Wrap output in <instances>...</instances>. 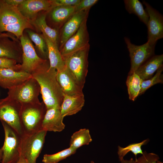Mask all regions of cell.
Returning <instances> with one entry per match:
<instances>
[{
    "label": "cell",
    "mask_w": 163,
    "mask_h": 163,
    "mask_svg": "<svg viewBox=\"0 0 163 163\" xmlns=\"http://www.w3.org/2000/svg\"><path fill=\"white\" fill-rule=\"evenodd\" d=\"M92 140L89 130L86 128L81 129L72 135L69 147L77 150L83 145H89Z\"/></svg>",
    "instance_id": "obj_25"
},
{
    "label": "cell",
    "mask_w": 163,
    "mask_h": 163,
    "mask_svg": "<svg viewBox=\"0 0 163 163\" xmlns=\"http://www.w3.org/2000/svg\"><path fill=\"white\" fill-rule=\"evenodd\" d=\"M124 40L130 58L131 67L128 75L134 73L137 69L154 56L155 45H151L147 41L141 45L132 43L129 39L124 37Z\"/></svg>",
    "instance_id": "obj_10"
},
{
    "label": "cell",
    "mask_w": 163,
    "mask_h": 163,
    "mask_svg": "<svg viewBox=\"0 0 163 163\" xmlns=\"http://www.w3.org/2000/svg\"><path fill=\"white\" fill-rule=\"evenodd\" d=\"M19 40L22 51V62L21 64L20 71L31 74L47 60L38 55L32 41L24 32Z\"/></svg>",
    "instance_id": "obj_9"
},
{
    "label": "cell",
    "mask_w": 163,
    "mask_h": 163,
    "mask_svg": "<svg viewBox=\"0 0 163 163\" xmlns=\"http://www.w3.org/2000/svg\"><path fill=\"white\" fill-rule=\"evenodd\" d=\"M149 16L147 25L148 41L155 45L157 40L163 37V17L158 11L145 1L143 2Z\"/></svg>",
    "instance_id": "obj_12"
},
{
    "label": "cell",
    "mask_w": 163,
    "mask_h": 163,
    "mask_svg": "<svg viewBox=\"0 0 163 163\" xmlns=\"http://www.w3.org/2000/svg\"><path fill=\"white\" fill-rule=\"evenodd\" d=\"M89 10L75 12L63 24L59 30V48L77 31L83 22L87 19Z\"/></svg>",
    "instance_id": "obj_13"
},
{
    "label": "cell",
    "mask_w": 163,
    "mask_h": 163,
    "mask_svg": "<svg viewBox=\"0 0 163 163\" xmlns=\"http://www.w3.org/2000/svg\"><path fill=\"white\" fill-rule=\"evenodd\" d=\"M21 106L8 96L0 99V121L6 123L22 137L24 134L20 120Z\"/></svg>",
    "instance_id": "obj_7"
},
{
    "label": "cell",
    "mask_w": 163,
    "mask_h": 163,
    "mask_svg": "<svg viewBox=\"0 0 163 163\" xmlns=\"http://www.w3.org/2000/svg\"><path fill=\"white\" fill-rule=\"evenodd\" d=\"M21 64L14 60L6 58L0 57V68L9 69L20 72Z\"/></svg>",
    "instance_id": "obj_31"
},
{
    "label": "cell",
    "mask_w": 163,
    "mask_h": 163,
    "mask_svg": "<svg viewBox=\"0 0 163 163\" xmlns=\"http://www.w3.org/2000/svg\"><path fill=\"white\" fill-rule=\"evenodd\" d=\"M156 163H163V162H161L158 160L157 161Z\"/></svg>",
    "instance_id": "obj_40"
},
{
    "label": "cell",
    "mask_w": 163,
    "mask_h": 163,
    "mask_svg": "<svg viewBox=\"0 0 163 163\" xmlns=\"http://www.w3.org/2000/svg\"><path fill=\"white\" fill-rule=\"evenodd\" d=\"M124 2L128 12L136 14L141 21L147 25L149 16L142 3L138 0H125Z\"/></svg>",
    "instance_id": "obj_24"
},
{
    "label": "cell",
    "mask_w": 163,
    "mask_h": 163,
    "mask_svg": "<svg viewBox=\"0 0 163 163\" xmlns=\"http://www.w3.org/2000/svg\"><path fill=\"white\" fill-rule=\"evenodd\" d=\"M8 96L23 104L38 103L40 85L33 77L22 84L8 90Z\"/></svg>",
    "instance_id": "obj_6"
},
{
    "label": "cell",
    "mask_w": 163,
    "mask_h": 163,
    "mask_svg": "<svg viewBox=\"0 0 163 163\" xmlns=\"http://www.w3.org/2000/svg\"><path fill=\"white\" fill-rule=\"evenodd\" d=\"M159 158L157 154L153 153H147L145 151L141 156L135 159V163H156Z\"/></svg>",
    "instance_id": "obj_32"
},
{
    "label": "cell",
    "mask_w": 163,
    "mask_h": 163,
    "mask_svg": "<svg viewBox=\"0 0 163 163\" xmlns=\"http://www.w3.org/2000/svg\"><path fill=\"white\" fill-rule=\"evenodd\" d=\"M3 37H8L14 40L18 39L13 34L8 33H0V38Z\"/></svg>",
    "instance_id": "obj_36"
},
{
    "label": "cell",
    "mask_w": 163,
    "mask_h": 163,
    "mask_svg": "<svg viewBox=\"0 0 163 163\" xmlns=\"http://www.w3.org/2000/svg\"><path fill=\"white\" fill-rule=\"evenodd\" d=\"M75 12V6H58L47 12L46 20L51 28L59 30Z\"/></svg>",
    "instance_id": "obj_15"
},
{
    "label": "cell",
    "mask_w": 163,
    "mask_h": 163,
    "mask_svg": "<svg viewBox=\"0 0 163 163\" xmlns=\"http://www.w3.org/2000/svg\"><path fill=\"white\" fill-rule=\"evenodd\" d=\"M120 161V163H135V160L133 158H131L129 160H124L123 159Z\"/></svg>",
    "instance_id": "obj_37"
},
{
    "label": "cell",
    "mask_w": 163,
    "mask_h": 163,
    "mask_svg": "<svg viewBox=\"0 0 163 163\" xmlns=\"http://www.w3.org/2000/svg\"><path fill=\"white\" fill-rule=\"evenodd\" d=\"M35 30L30 22L24 17L17 7L0 0V33H11L19 40L26 29Z\"/></svg>",
    "instance_id": "obj_2"
},
{
    "label": "cell",
    "mask_w": 163,
    "mask_h": 163,
    "mask_svg": "<svg viewBox=\"0 0 163 163\" xmlns=\"http://www.w3.org/2000/svg\"><path fill=\"white\" fill-rule=\"evenodd\" d=\"M76 151V150L69 147L54 154H45L43 155L42 162L44 163H57L74 154Z\"/></svg>",
    "instance_id": "obj_29"
},
{
    "label": "cell",
    "mask_w": 163,
    "mask_h": 163,
    "mask_svg": "<svg viewBox=\"0 0 163 163\" xmlns=\"http://www.w3.org/2000/svg\"><path fill=\"white\" fill-rule=\"evenodd\" d=\"M63 117L60 109L53 108L46 110L43 121L42 129L47 131L60 132L65 128Z\"/></svg>",
    "instance_id": "obj_18"
},
{
    "label": "cell",
    "mask_w": 163,
    "mask_h": 163,
    "mask_svg": "<svg viewBox=\"0 0 163 163\" xmlns=\"http://www.w3.org/2000/svg\"><path fill=\"white\" fill-rule=\"evenodd\" d=\"M32 77L29 73L9 69L0 68V86L8 90L17 86Z\"/></svg>",
    "instance_id": "obj_16"
},
{
    "label": "cell",
    "mask_w": 163,
    "mask_h": 163,
    "mask_svg": "<svg viewBox=\"0 0 163 163\" xmlns=\"http://www.w3.org/2000/svg\"><path fill=\"white\" fill-rule=\"evenodd\" d=\"M98 1L97 0H80L75 6V12L81 11L90 10L93 5Z\"/></svg>",
    "instance_id": "obj_33"
},
{
    "label": "cell",
    "mask_w": 163,
    "mask_h": 163,
    "mask_svg": "<svg viewBox=\"0 0 163 163\" xmlns=\"http://www.w3.org/2000/svg\"><path fill=\"white\" fill-rule=\"evenodd\" d=\"M26 33L30 40L35 44L38 51L45 58L48 56V49L46 43L41 34L30 29H26Z\"/></svg>",
    "instance_id": "obj_27"
},
{
    "label": "cell",
    "mask_w": 163,
    "mask_h": 163,
    "mask_svg": "<svg viewBox=\"0 0 163 163\" xmlns=\"http://www.w3.org/2000/svg\"><path fill=\"white\" fill-rule=\"evenodd\" d=\"M56 78L64 94L70 96L83 94V88L76 82L66 68L57 71Z\"/></svg>",
    "instance_id": "obj_19"
},
{
    "label": "cell",
    "mask_w": 163,
    "mask_h": 163,
    "mask_svg": "<svg viewBox=\"0 0 163 163\" xmlns=\"http://www.w3.org/2000/svg\"><path fill=\"white\" fill-rule=\"evenodd\" d=\"M16 163H28L23 157L21 155L20 158Z\"/></svg>",
    "instance_id": "obj_38"
},
{
    "label": "cell",
    "mask_w": 163,
    "mask_h": 163,
    "mask_svg": "<svg viewBox=\"0 0 163 163\" xmlns=\"http://www.w3.org/2000/svg\"><path fill=\"white\" fill-rule=\"evenodd\" d=\"M5 1L9 5L17 7L23 3L24 0H5Z\"/></svg>",
    "instance_id": "obj_35"
},
{
    "label": "cell",
    "mask_w": 163,
    "mask_h": 163,
    "mask_svg": "<svg viewBox=\"0 0 163 163\" xmlns=\"http://www.w3.org/2000/svg\"><path fill=\"white\" fill-rule=\"evenodd\" d=\"M17 8L22 15L30 22L40 12L50 11L52 5L50 0H24Z\"/></svg>",
    "instance_id": "obj_14"
},
{
    "label": "cell",
    "mask_w": 163,
    "mask_h": 163,
    "mask_svg": "<svg viewBox=\"0 0 163 163\" xmlns=\"http://www.w3.org/2000/svg\"><path fill=\"white\" fill-rule=\"evenodd\" d=\"M41 35L46 43L48 49V57L50 67L57 71L62 70L66 68L64 58L62 56L58 46L54 44L45 35Z\"/></svg>",
    "instance_id": "obj_23"
},
{
    "label": "cell",
    "mask_w": 163,
    "mask_h": 163,
    "mask_svg": "<svg viewBox=\"0 0 163 163\" xmlns=\"http://www.w3.org/2000/svg\"><path fill=\"white\" fill-rule=\"evenodd\" d=\"M47 12L45 11L40 12L36 18L30 22L34 27L35 30L37 32H41L58 47L59 31L51 28L48 25L46 20Z\"/></svg>",
    "instance_id": "obj_20"
},
{
    "label": "cell",
    "mask_w": 163,
    "mask_h": 163,
    "mask_svg": "<svg viewBox=\"0 0 163 163\" xmlns=\"http://www.w3.org/2000/svg\"><path fill=\"white\" fill-rule=\"evenodd\" d=\"M1 121L5 134L1 163H16L21 155L22 137L6 123Z\"/></svg>",
    "instance_id": "obj_5"
},
{
    "label": "cell",
    "mask_w": 163,
    "mask_h": 163,
    "mask_svg": "<svg viewBox=\"0 0 163 163\" xmlns=\"http://www.w3.org/2000/svg\"><path fill=\"white\" fill-rule=\"evenodd\" d=\"M149 141V139L144 140L142 142L137 143L129 144L125 147H122L120 146H118L117 154L120 161L123 159L124 157L129 152L131 151L135 155L136 159V155L138 154L142 155L143 152L141 149V146L146 144Z\"/></svg>",
    "instance_id": "obj_28"
},
{
    "label": "cell",
    "mask_w": 163,
    "mask_h": 163,
    "mask_svg": "<svg viewBox=\"0 0 163 163\" xmlns=\"http://www.w3.org/2000/svg\"><path fill=\"white\" fill-rule=\"evenodd\" d=\"M57 71L50 67L48 60L31 74L38 83L46 110L60 109L64 96L56 78Z\"/></svg>",
    "instance_id": "obj_1"
},
{
    "label": "cell",
    "mask_w": 163,
    "mask_h": 163,
    "mask_svg": "<svg viewBox=\"0 0 163 163\" xmlns=\"http://www.w3.org/2000/svg\"><path fill=\"white\" fill-rule=\"evenodd\" d=\"M163 70V66L157 70L154 76L148 79L143 80L139 96L144 94L147 90L154 85L158 83H163V75L162 74Z\"/></svg>",
    "instance_id": "obj_30"
},
{
    "label": "cell",
    "mask_w": 163,
    "mask_h": 163,
    "mask_svg": "<svg viewBox=\"0 0 163 163\" xmlns=\"http://www.w3.org/2000/svg\"><path fill=\"white\" fill-rule=\"evenodd\" d=\"M90 45L63 57L66 68L77 84L84 87L88 72Z\"/></svg>",
    "instance_id": "obj_4"
},
{
    "label": "cell",
    "mask_w": 163,
    "mask_h": 163,
    "mask_svg": "<svg viewBox=\"0 0 163 163\" xmlns=\"http://www.w3.org/2000/svg\"><path fill=\"white\" fill-rule=\"evenodd\" d=\"M46 111L43 102L22 105L20 120L24 135L42 130V122Z\"/></svg>",
    "instance_id": "obj_3"
},
{
    "label": "cell",
    "mask_w": 163,
    "mask_h": 163,
    "mask_svg": "<svg viewBox=\"0 0 163 163\" xmlns=\"http://www.w3.org/2000/svg\"><path fill=\"white\" fill-rule=\"evenodd\" d=\"M47 131L42 130L22 137L21 155L28 163H36L45 142Z\"/></svg>",
    "instance_id": "obj_8"
},
{
    "label": "cell",
    "mask_w": 163,
    "mask_h": 163,
    "mask_svg": "<svg viewBox=\"0 0 163 163\" xmlns=\"http://www.w3.org/2000/svg\"><path fill=\"white\" fill-rule=\"evenodd\" d=\"M91 163H96L95 162H94V161H91Z\"/></svg>",
    "instance_id": "obj_41"
},
{
    "label": "cell",
    "mask_w": 163,
    "mask_h": 163,
    "mask_svg": "<svg viewBox=\"0 0 163 163\" xmlns=\"http://www.w3.org/2000/svg\"><path fill=\"white\" fill-rule=\"evenodd\" d=\"M87 20V19L85 20L77 31L59 48L63 57L83 48L89 44Z\"/></svg>",
    "instance_id": "obj_11"
},
{
    "label": "cell",
    "mask_w": 163,
    "mask_h": 163,
    "mask_svg": "<svg viewBox=\"0 0 163 163\" xmlns=\"http://www.w3.org/2000/svg\"><path fill=\"white\" fill-rule=\"evenodd\" d=\"M52 8L58 6H75L80 0H50Z\"/></svg>",
    "instance_id": "obj_34"
},
{
    "label": "cell",
    "mask_w": 163,
    "mask_h": 163,
    "mask_svg": "<svg viewBox=\"0 0 163 163\" xmlns=\"http://www.w3.org/2000/svg\"><path fill=\"white\" fill-rule=\"evenodd\" d=\"M85 103L83 94L74 96L64 94L60 107L62 115L64 117L76 114L82 109Z\"/></svg>",
    "instance_id": "obj_21"
},
{
    "label": "cell",
    "mask_w": 163,
    "mask_h": 163,
    "mask_svg": "<svg viewBox=\"0 0 163 163\" xmlns=\"http://www.w3.org/2000/svg\"><path fill=\"white\" fill-rule=\"evenodd\" d=\"M142 81L135 72L128 76L126 83L130 100L134 101L139 96Z\"/></svg>",
    "instance_id": "obj_26"
},
{
    "label": "cell",
    "mask_w": 163,
    "mask_h": 163,
    "mask_svg": "<svg viewBox=\"0 0 163 163\" xmlns=\"http://www.w3.org/2000/svg\"><path fill=\"white\" fill-rule=\"evenodd\" d=\"M163 55L153 56L141 65L135 72L142 80L151 78L157 70L163 66Z\"/></svg>",
    "instance_id": "obj_22"
},
{
    "label": "cell",
    "mask_w": 163,
    "mask_h": 163,
    "mask_svg": "<svg viewBox=\"0 0 163 163\" xmlns=\"http://www.w3.org/2000/svg\"><path fill=\"white\" fill-rule=\"evenodd\" d=\"M22 51L19 39L8 37L0 38V57L13 59L18 63L22 62Z\"/></svg>",
    "instance_id": "obj_17"
},
{
    "label": "cell",
    "mask_w": 163,
    "mask_h": 163,
    "mask_svg": "<svg viewBox=\"0 0 163 163\" xmlns=\"http://www.w3.org/2000/svg\"><path fill=\"white\" fill-rule=\"evenodd\" d=\"M3 149L2 147L0 149V162H1L2 157Z\"/></svg>",
    "instance_id": "obj_39"
}]
</instances>
